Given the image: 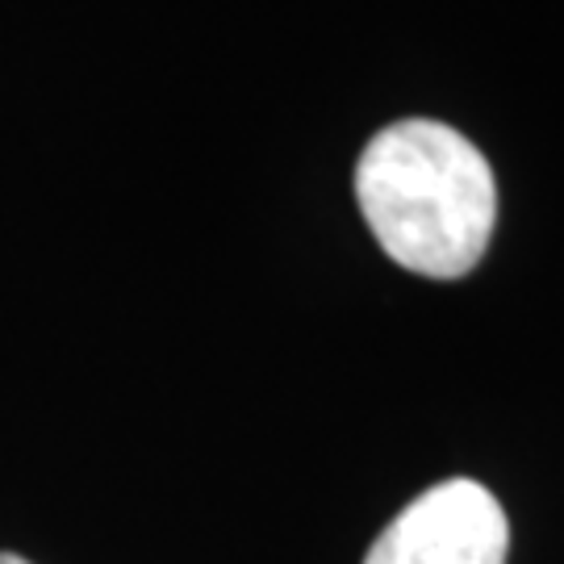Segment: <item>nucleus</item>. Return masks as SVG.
<instances>
[{
  "instance_id": "1",
  "label": "nucleus",
  "mask_w": 564,
  "mask_h": 564,
  "mask_svg": "<svg viewBox=\"0 0 564 564\" xmlns=\"http://www.w3.org/2000/svg\"><path fill=\"white\" fill-rule=\"evenodd\" d=\"M356 202L384 256L431 281L468 276L498 223L489 160L460 130L431 118L393 121L364 147Z\"/></svg>"
},
{
  "instance_id": "2",
  "label": "nucleus",
  "mask_w": 564,
  "mask_h": 564,
  "mask_svg": "<svg viewBox=\"0 0 564 564\" xmlns=\"http://www.w3.org/2000/svg\"><path fill=\"white\" fill-rule=\"evenodd\" d=\"M510 523L477 481L431 485L377 535L364 564H506Z\"/></svg>"
},
{
  "instance_id": "3",
  "label": "nucleus",
  "mask_w": 564,
  "mask_h": 564,
  "mask_svg": "<svg viewBox=\"0 0 564 564\" xmlns=\"http://www.w3.org/2000/svg\"><path fill=\"white\" fill-rule=\"evenodd\" d=\"M0 564H30V561H21V556H13V552H0Z\"/></svg>"
}]
</instances>
